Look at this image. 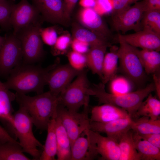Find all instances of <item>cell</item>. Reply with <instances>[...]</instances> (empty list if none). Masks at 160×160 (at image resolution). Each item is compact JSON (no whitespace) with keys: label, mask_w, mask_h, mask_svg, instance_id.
I'll use <instances>...</instances> for the list:
<instances>
[{"label":"cell","mask_w":160,"mask_h":160,"mask_svg":"<svg viewBox=\"0 0 160 160\" xmlns=\"http://www.w3.org/2000/svg\"><path fill=\"white\" fill-rule=\"evenodd\" d=\"M71 37L68 35H63L59 37L53 46V53L56 55L65 51L71 44Z\"/></svg>","instance_id":"37"},{"label":"cell","mask_w":160,"mask_h":160,"mask_svg":"<svg viewBox=\"0 0 160 160\" xmlns=\"http://www.w3.org/2000/svg\"><path fill=\"white\" fill-rule=\"evenodd\" d=\"M133 134V131L130 129L118 140L120 151L119 160H141L135 147Z\"/></svg>","instance_id":"24"},{"label":"cell","mask_w":160,"mask_h":160,"mask_svg":"<svg viewBox=\"0 0 160 160\" xmlns=\"http://www.w3.org/2000/svg\"><path fill=\"white\" fill-rule=\"evenodd\" d=\"M73 39L88 43L90 47L107 46H111L107 40L89 30L81 27H76L73 31Z\"/></svg>","instance_id":"31"},{"label":"cell","mask_w":160,"mask_h":160,"mask_svg":"<svg viewBox=\"0 0 160 160\" xmlns=\"http://www.w3.org/2000/svg\"><path fill=\"white\" fill-rule=\"evenodd\" d=\"M139 106L135 117L146 116L156 120L160 118V101L150 93Z\"/></svg>","instance_id":"28"},{"label":"cell","mask_w":160,"mask_h":160,"mask_svg":"<svg viewBox=\"0 0 160 160\" xmlns=\"http://www.w3.org/2000/svg\"><path fill=\"white\" fill-rule=\"evenodd\" d=\"M142 29L151 30L160 35V10L144 12L141 22Z\"/></svg>","instance_id":"32"},{"label":"cell","mask_w":160,"mask_h":160,"mask_svg":"<svg viewBox=\"0 0 160 160\" xmlns=\"http://www.w3.org/2000/svg\"><path fill=\"white\" fill-rule=\"evenodd\" d=\"M155 90L154 84L136 91L123 94H116L107 92L104 84H94L89 89L90 95L95 96L100 104L114 105L126 111L132 118L135 117L136 112L144 99Z\"/></svg>","instance_id":"3"},{"label":"cell","mask_w":160,"mask_h":160,"mask_svg":"<svg viewBox=\"0 0 160 160\" xmlns=\"http://www.w3.org/2000/svg\"><path fill=\"white\" fill-rule=\"evenodd\" d=\"M119 47L118 55L120 67L128 79L137 84L143 82L145 72L136 54L135 47L118 38Z\"/></svg>","instance_id":"7"},{"label":"cell","mask_w":160,"mask_h":160,"mask_svg":"<svg viewBox=\"0 0 160 160\" xmlns=\"http://www.w3.org/2000/svg\"><path fill=\"white\" fill-rule=\"evenodd\" d=\"M55 120L52 118L48 125L47 135L39 160H55L57 151V143L55 133Z\"/></svg>","instance_id":"25"},{"label":"cell","mask_w":160,"mask_h":160,"mask_svg":"<svg viewBox=\"0 0 160 160\" xmlns=\"http://www.w3.org/2000/svg\"><path fill=\"white\" fill-rule=\"evenodd\" d=\"M84 133L95 145L98 154L101 156V159L119 160L120 151L116 140L108 136H103L89 128Z\"/></svg>","instance_id":"13"},{"label":"cell","mask_w":160,"mask_h":160,"mask_svg":"<svg viewBox=\"0 0 160 160\" xmlns=\"http://www.w3.org/2000/svg\"><path fill=\"white\" fill-rule=\"evenodd\" d=\"M79 20L84 27L107 40L111 33L101 16L93 8H84L80 12Z\"/></svg>","instance_id":"17"},{"label":"cell","mask_w":160,"mask_h":160,"mask_svg":"<svg viewBox=\"0 0 160 160\" xmlns=\"http://www.w3.org/2000/svg\"><path fill=\"white\" fill-rule=\"evenodd\" d=\"M133 138L141 160H160V148L145 140L140 139L134 131Z\"/></svg>","instance_id":"26"},{"label":"cell","mask_w":160,"mask_h":160,"mask_svg":"<svg viewBox=\"0 0 160 160\" xmlns=\"http://www.w3.org/2000/svg\"><path fill=\"white\" fill-rule=\"evenodd\" d=\"M86 136H79L74 142L71 147V160H92L98 155L95 145Z\"/></svg>","instance_id":"19"},{"label":"cell","mask_w":160,"mask_h":160,"mask_svg":"<svg viewBox=\"0 0 160 160\" xmlns=\"http://www.w3.org/2000/svg\"><path fill=\"white\" fill-rule=\"evenodd\" d=\"M40 13L33 5L27 0H21L18 4H14L12 11L10 23L16 35L22 29L39 22Z\"/></svg>","instance_id":"11"},{"label":"cell","mask_w":160,"mask_h":160,"mask_svg":"<svg viewBox=\"0 0 160 160\" xmlns=\"http://www.w3.org/2000/svg\"><path fill=\"white\" fill-rule=\"evenodd\" d=\"M136 133L140 139L145 140L160 149V133L138 134Z\"/></svg>","instance_id":"41"},{"label":"cell","mask_w":160,"mask_h":160,"mask_svg":"<svg viewBox=\"0 0 160 160\" xmlns=\"http://www.w3.org/2000/svg\"><path fill=\"white\" fill-rule=\"evenodd\" d=\"M8 142H18L11 135L5 128L0 125V143Z\"/></svg>","instance_id":"43"},{"label":"cell","mask_w":160,"mask_h":160,"mask_svg":"<svg viewBox=\"0 0 160 160\" xmlns=\"http://www.w3.org/2000/svg\"><path fill=\"white\" fill-rule=\"evenodd\" d=\"M63 4L64 13L67 19L68 20L78 0H64Z\"/></svg>","instance_id":"42"},{"label":"cell","mask_w":160,"mask_h":160,"mask_svg":"<svg viewBox=\"0 0 160 160\" xmlns=\"http://www.w3.org/2000/svg\"><path fill=\"white\" fill-rule=\"evenodd\" d=\"M89 85L87 71L84 69L59 95V104L72 111L77 112L82 106L85 108H88L90 96Z\"/></svg>","instance_id":"5"},{"label":"cell","mask_w":160,"mask_h":160,"mask_svg":"<svg viewBox=\"0 0 160 160\" xmlns=\"http://www.w3.org/2000/svg\"><path fill=\"white\" fill-rule=\"evenodd\" d=\"M44 20L53 23L65 24L68 21L61 0H32Z\"/></svg>","instance_id":"16"},{"label":"cell","mask_w":160,"mask_h":160,"mask_svg":"<svg viewBox=\"0 0 160 160\" xmlns=\"http://www.w3.org/2000/svg\"><path fill=\"white\" fill-rule=\"evenodd\" d=\"M110 81V89L113 94H123L130 92L131 85L126 78L116 76Z\"/></svg>","instance_id":"34"},{"label":"cell","mask_w":160,"mask_h":160,"mask_svg":"<svg viewBox=\"0 0 160 160\" xmlns=\"http://www.w3.org/2000/svg\"><path fill=\"white\" fill-rule=\"evenodd\" d=\"M139 0H112L113 9L112 16L119 14L123 12L133 3Z\"/></svg>","instance_id":"39"},{"label":"cell","mask_w":160,"mask_h":160,"mask_svg":"<svg viewBox=\"0 0 160 160\" xmlns=\"http://www.w3.org/2000/svg\"><path fill=\"white\" fill-rule=\"evenodd\" d=\"M13 134L18 139L24 153H28L33 160H39L41 152L38 149H43L44 145L35 137L33 131V124L28 113L23 107L19 106L13 115Z\"/></svg>","instance_id":"4"},{"label":"cell","mask_w":160,"mask_h":160,"mask_svg":"<svg viewBox=\"0 0 160 160\" xmlns=\"http://www.w3.org/2000/svg\"><path fill=\"white\" fill-rule=\"evenodd\" d=\"M118 38L136 48L159 52L160 50V35L150 30L142 29L133 33L119 34Z\"/></svg>","instance_id":"14"},{"label":"cell","mask_w":160,"mask_h":160,"mask_svg":"<svg viewBox=\"0 0 160 160\" xmlns=\"http://www.w3.org/2000/svg\"><path fill=\"white\" fill-rule=\"evenodd\" d=\"M131 129L138 134L160 133V118L153 120L148 116H142L134 120Z\"/></svg>","instance_id":"30"},{"label":"cell","mask_w":160,"mask_h":160,"mask_svg":"<svg viewBox=\"0 0 160 160\" xmlns=\"http://www.w3.org/2000/svg\"><path fill=\"white\" fill-rule=\"evenodd\" d=\"M134 121L130 116L104 123L90 121L89 128L95 132L105 133L117 141L122 134L132 129Z\"/></svg>","instance_id":"15"},{"label":"cell","mask_w":160,"mask_h":160,"mask_svg":"<svg viewBox=\"0 0 160 160\" xmlns=\"http://www.w3.org/2000/svg\"><path fill=\"white\" fill-rule=\"evenodd\" d=\"M108 46L90 47L85 54L86 65L93 73L97 75L102 80V68L105 52Z\"/></svg>","instance_id":"21"},{"label":"cell","mask_w":160,"mask_h":160,"mask_svg":"<svg viewBox=\"0 0 160 160\" xmlns=\"http://www.w3.org/2000/svg\"><path fill=\"white\" fill-rule=\"evenodd\" d=\"M111 47L110 52L105 55L102 65V81L104 84L116 76L117 71L118 47L115 46Z\"/></svg>","instance_id":"22"},{"label":"cell","mask_w":160,"mask_h":160,"mask_svg":"<svg viewBox=\"0 0 160 160\" xmlns=\"http://www.w3.org/2000/svg\"><path fill=\"white\" fill-rule=\"evenodd\" d=\"M55 119L57 143V160H71V144L69 137L59 118L56 116Z\"/></svg>","instance_id":"20"},{"label":"cell","mask_w":160,"mask_h":160,"mask_svg":"<svg viewBox=\"0 0 160 160\" xmlns=\"http://www.w3.org/2000/svg\"><path fill=\"white\" fill-rule=\"evenodd\" d=\"M145 12L154 10H160V0H145Z\"/></svg>","instance_id":"44"},{"label":"cell","mask_w":160,"mask_h":160,"mask_svg":"<svg viewBox=\"0 0 160 160\" xmlns=\"http://www.w3.org/2000/svg\"><path fill=\"white\" fill-rule=\"evenodd\" d=\"M22 61V53L20 40L16 35L5 37L0 48V76L7 78L12 70Z\"/></svg>","instance_id":"9"},{"label":"cell","mask_w":160,"mask_h":160,"mask_svg":"<svg viewBox=\"0 0 160 160\" xmlns=\"http://www.w3.org/2000/svg\"><path fill=\"white\" fill-rule=\"evenodd\" d=\"M57 64L56 63L43 68L39 65L21 63L12 70L4 83L7 89L18 93L41 94L47 85L49 72Z\"/></svg>","instance_id":"1"},{"label":"cell","mask_w":160,"mask_h":160,"mask_svg":"<svg viewBox=\"0 0 160 160\" xmlns=\"http://www.w3.org/2000/svg\"><path fill=\"white\" fill-rule=\"evenodd\" d=\"M80 4L84 8H93L95 4V0H80Z\"/></svg>","instance_id":"46"},{"label":"cell","mask_w":160,"mask_h":160,"mask_svg":"<svg viewBox=\"0 0 160 160\" xmlns=\"http://www.w3.org/2000/svg\"><path fill=\"white\" fill-rule=\"evenodd\" d=\"M153 78L154 81V84L157 95L159 99L160 98V77L159 74L155 73L153 74Z\"/></svg>","instance_id":"45"},{"label":"cell","mask_w":160,"mask_h":160,"mask_svg":"<svg viewBox=\"0 0 160 160\" xmlns=\"http://www.w3.org/2000/svg\"><path fill=\"white\" fill-rule=\"evenodd\" d=\"M129 116L130 117L124 110L113 105L103 104L92 108L89 120L104 123Z\"/></svg>","instance_id":"18"},{"label":"cell","mask_w":160,"mask_h":160,"mask_svg":"<svg viewBox=\"0 0 160 160\" xmlns=\"http://www.w3.org/2000/svg\"><path fill=\"white\" fill-rule=\"evenodd\" d=\"M82 113L68 110L59 104L56 116L59 118L65 129L69 137L71 147L75 140L86 130L89 128V119L87 109H84Z\"/></svg>","instance_id":"8"},{"label":"cell","mask_w":160,"mask_h":160,"mask_svg":"<svg viewBox=\"0 0 160 160\" xmlns=\"http://www.w3.org/2000/svg\"><path fill=\"white\" fill-rule=\"evenodd\" d=\"M93 9L100 16L112 13L113 9L112 0H95Z\"/></svg>","instance_id":"38"},{"label":"cell","mask_w":160,"mask_h":160,"mask_svg":"<svg viewBox=\"0 0 160 160\" xmlns=\"http://www.w3.org/2000/svg\"><path fill=\"white\" fill-rule=\"evenodd\" d=\"M41 28L39 22L22 29L16 35L20 42L23 63L34 64L40 61L44 56Z\"/></svg>","instance_id":"6"},{"label":"cell","mask_w":160,"mask_h":160,"mask_svg":"<svg viewBox=\"0 0 160 160\" xmlns=\"http://www.w3.org/2000/svg\"><path fill=\"white\" fill-rule=\"evenodd\" d=\"M14 0H0V25L7 29L11 27L10 23Z\"/></svg>","instance_id":"33"},{"label":"cell","mask_w":160,"mask_h":160,"mask_svg":"<svg viewBox=\"0 0 160 160\" xmlns=\"http://www.w3.org/2000/svg\"><path fill=\"white\" fill-rule=\"evenodd\" d=\"M40 35L42 41L50 46H53L55 44L58 37L55 29L52 27L44 28H41Z\"/></svg>","instance_id":"36"},{"label":"cell","mask_w":160,"mask_h":160,"mask_svg":"<svg viewBox=\"0 0 160 160\" xmlns=\"http://www.w3.org/2000/svg\"><path fill=\"white\" fill-rule=\"evenodd\" d=\"M145 72L153 74L159 72L160 67V54L159 51L153 50H139L135 47Z\"/></svg>","instance_id":"23"},{"label":"cell","mask_w":160,"mask_h":160,"mask_svg":"<svg viewBox=\"0 0 160 160\" xmlns=\"http://www.w3.org/2000/svg\"><path fill=\"white\" fill-rule=\"evenodd\" d=\"M19 142L0 143V160H29Z\"/></svg>","instance_id":"29"},{"label":"cell","mask_w":160,"mask_h":160,"mask_svg":"<svg viewBox=\"0 0 160 160\" xmlns=\"http://www.w3.org/2000/svg\"><path fill=\"white\" fill-rule=\"evenodd\" d=\"M68 58L69 65L74 69L81 71L87 66L85 54L72 51L68 53Z\"/></svg>","instance_id":"35"},{"label":"cell","mask_w":160,"mask_h":160,"mask_svg":"<svg viewBox=\"0 0 160 160\" xmlns=\"http://www.w3.org/2000/svg\"><path fill=\"white\" fill-rule=\"evenodd\" d=\"M5 39V37H3L0 36V48L4 43Z\"/></svg>","instance_id":"47"},{"label":"cell","mask_w":160,"mask_h":160,"mask_svg":"<svg viewBox=\"0 0 160 160\" xmlns=\"http://www.w3.org/2000/svg\"><path fill=\"white\" fill-rule=\"evenodd\" d=\"M73 51L85 54L89 49V45L87 43L75 39L71 43Z\"/></svg>","instance_id":"40"},{"label":"cell","mask_w":160,"mask_h":160,"mask_svg":"<svg viewBox=\"0 0 160 160\" xmlns=\"http://www.w3.org/2000/svg\"><path fill=\"white\" fill-rule=\"evenodd\" d=\"M15 98V94L11 92L0 80V107L10 127L12 126L13 124L14 110L12 103Z\"/></svg>","instance_id":"27"},{"label":"cell","mask_w":160,"mask_h":160,"mask_svg":"<svg viewBox=\"0 0 160 160\" xmlns=\"http://www.w3.org/2000/svg\"><path fill=\"white\" fill-rule=\"evenodd\" d=\"M81 71L75 69L69 64H57L50 71L48 76L47 85L49 87V91L58 96Z\"/></svg>","instance_id":"12"},{"label":"cell","mask_w":160,"mask_h":160,"mask_svg":"<svg viewBox=\"0 0 160 160\" xmlns=\"http://www.w3.org/2000/svg\"><path fill=\"white\" fill-rule=\"evenodd\" d=\"M145 0L135 3L121 12L112 16V23L114 29L123 34L127 31L135 32L142 30L141 22L144 12Z\"/></svg>","instance_id":"10"},{"label":"cell","mask_w":160,"mask_h":160,"mask_svg":"<svg viewBox=\"0 0 160 160\" xmlns=\"http://www.w3.org/2000/svg\"><path fill=\"white\" fill-rule=\"evenodd\" d=\"M15 100L29 115L33 124L40 132L47 130L50 120L55 118L59 104L58 96L49 91L31 96L15 93Z\"/></svg>","instance_id":"2"}]
</instances>
